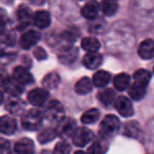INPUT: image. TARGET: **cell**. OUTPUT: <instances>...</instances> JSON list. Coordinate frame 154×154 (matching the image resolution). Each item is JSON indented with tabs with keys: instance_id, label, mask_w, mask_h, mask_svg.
<instances>
[{
	"instance_id": "6da1fadb",
	"label": "cell",
	"mask_w": 154,
	"mask_h": 154,
	"mask_svg": "<svg viewBox=\"0 0 154 154\" xmlns=\"http://www.w3.org/2000/svg\"><path fill=\"white\" fill-rule=\"evenodd\" d=\"M120 120L113 114H108L100 125V134L104 137H110L120 130Z\"/></svg>"
},
{
	"instance_id": "7a4b0ae2",
	"label": "cell",
	"mask_w": 154,
	"mask_h": 154,
	"mask_svg": "<svg viewBox=\"0 0 154 154\" xmlns=\"http://www.w3.org/2000/svg\"><path fill=\"white\" fill-rule=\"evenodd\" d=\"M43 121V113L38 109H31L27 110L22 116V124L23 128L26 130H37Z\"/></svg>"
},
{
	"instance_id": "3957f363",
	"label": "cell",
	"mask_w": 154,
	"mask_h": 154,
	"mask_svg": "<svg viewBox=\"0 0 154 154\" xmlns=\"http://www.w3.org/2000/svg\"><path fill=\"white\" fill-rule=\"evenodd\" d=\"M45 116L53 123H60L64 119V108L59 101H51L45 109Z\"/></svg>"
},
{
	"instance_id": "277c9868",
	"label": "cell",
	"mask_w": 154,
	"mask_h": 154,
	"mask_svg": "<svg viewBox=\"0 0 154 154\" xmlns=\"http://www.w3.org/2000/svg\"><path fill=\"white\" fill-rule=\"evenodd\" d=\"M77 124L73 119L64 118L60 123H58L57 127V134L61 137H68L70 135H73L75 132Z\"/></svg>"
},
{
	"instance_id": "5b68a950",
	"label": "cell",
	"mask_w": 154,
	"mask_h": 154,
	"mask_svg": "<svg viewBox=\"0 0 154 154\" xmlns=\"http://www.w3.org/2000/svg\"><path fill=\"white\" fill-rule=\"evenodd\" d=\"M114 107H116V111L124 118H129V116H132L134 114L131 101L126 97H118L114 102Z\"/></svg>"
},
{
	"instance_id": "8992f818",
	"label": "cell",
	"mask_w": 154,
	"mask_h": 154,
	"mask_svg": "<svg viewBox=\"0 0 154 154\" xmlns=\"http://www.w3.org/2000/svg\"><path fill=\"white\" fill-rule=\"evenodd\" d=\"M73 144L78 147H84L92 140L93 137V133L90 131L89 129L85 127H81V128H77L75 132L73 133Z\"/></svg>"
},
{
	"instance_id": "52a82bcc",
	"label": "cell",
	"mask_w": 154,
	"mask_h": 154,
	"mask_svg": "<svg viewBox=\"0 0 154 154\" xmlns=\"http://www.w3.org/2000/svg\"><path fill=\"white\" fill-rule=\"evenodd\" d=\"M48 97V91L43 88H35L27 94V100L34 106H41Z\"/></svg>"
},
{
	"instance_id": "ba28073f",
	"label": "cell",
	"mask_w": 154,
	"mask_h": 154,
	"mask_svg": "<svg viewBox=\"0 0 154 154\" xmlns=\"http://www.w3.org/2000/svg\"><path fill=\"white\" fill-rule=\"evenodd\" d=\"M100 4L95 0H90L86 2L81 10V14L84 18L89 19V20H94L97 18V15L100 13Z\"/></svg>"
},
{
	"instance_id": "9c48e42d",
	"label": "cell",
	"mask_w": 154,
	"mask_h": 154,
	"mask_svg": "<svg viewBox=\"0 0 154 154\" xmlns=\"http://www.w3.org/2000/svg\"><path fill=\"white\" fill-rule=\"evenodd\" d=\"M1 86L6 92H8L12 95H18L23 91V87L19 82H17L14 78H8L5 77L2 79Z\"/></svg>"
},
{
	"instance_id": "30bf717a",
	"label": "cell",
	"mask_w": 154,
	"mask_h": 154,
	"mask_svg": "<svg viewBox=\"0 0 154 154\" xmlns=\"http://www.w3.org/2000/svg\"><path fill=\"white\" fill-rule=\"evenodd\" d=\"M13 78L17 82H19L21 85L31 84L34 81V78H32V73L23 66H17L14 69V71H13Z\"/></svg>"
},
{
	"instance_id": "8fae6325",
	"label": "cell",
	"mask_w": 154,
	"mask_h": 154,
	"mask_svg": "<svg viewBox=\"0 0 154 154\" xmlns=\"http://www.w3.org/2000/svg\"><path fill=\"white\" fill-rule=\"evenodd\" d=\"M40 40V34L36 31H29L21 36L20 38V45L22 48L29 49L32 46L39 42Z\"/></svg>"
},
{
	"instance_id": "7c38bea8",
	"label": "cell",
	"mask_w": 154,
	"mask_h": 154,
	"mask_svg": "<svg viewBox=\"0 0 154 154\" xmlns=\"http://www.w3.org/2000/svg\"><path fill=\"white\" fill-rule=\"evenodd\" d=\"M16 129L17 124L14 119L8 116H0V133L11 135V134L15 133Z\"/></svg>"
},
{
	"instance_id": "4fadbf2b",
	"label": "cell",
	"mask_w": 154,
	"mask_h": 154,
	"mask_svg": "<svg viewBox=\"0 0 154 154\" xmlns=\"http://www.w3.org/2000/svg\"><path fill=\"white\" fill-rule=\"evenodd\" d=\"M5 108L8 111L15 116H20L25 109V104L19 97H11L6 102Z\"/></svg>"
},
{
	"instance_id": "5bb4252c",
	"label": "cell",
	"mask_w": 154,
	"mask_h": 154,
	"mask_svg": "<svg viewBox=\"0 0 154 154\" xmlns=\"http://www.w3.org/2000/svg\"><path fill=\"white\" fill-rule=\"evenodd\" d=\"M14 150L17 154H34L35 145L29 138H21L15 144Z\"/></svg>"
},
{
	"instance_id": "9a60e30c",
	"label": "cell",
	"mask_w": 154,
	"mask_h": 154,
	"mask_svg": "<svg viewBox=\"0 0 154 154\" xmlns=\"http://www.w3.org/2000/svg\"><path fill=\"white\" fill-rule=\"evenodd\" d=\"M138 55L145 60L152 59L154 57V41L151 39L143 41L138 46Z\"/></svg>"
},
{
	"instance_id": "2e32d148",
	"label": "cell",
	"mask_w": 154,
	"mask_h": 154,
	"mask_svg": "<svg viewBox=\"0 0 154 154\" xmlns=\"http://www.w3.org/2000/svg\"><path fill=\"white\" fill-rule=\"evenodd\" d=\"M32 21L39 29H46L51 24V15L46 11H38L32 16Z\"/></svg>"
},
{
	"instance_id": "e0dca14e",
	"label": "cell",
	"mask_w": 154,
	"mask_h": 154,
	"mask_svg": "<svg viewBox=\"0 0 154 154\" xmlns=\"http://www.w3.org/2000/svg\"><path fill=\"white\" fill-rule=\"evenodd\" d=\"M124 135L131 138H138L142 134V127L135 121H130L124 125Z\"/></svg>"
},
{
	"instance_id": "ac0fdd59",
	"label": "cell",
	"mask_w": 154,
	"mask_h": 154,
	"mask_svg": "<svg viewBox=\"0 0 154 154\" xmlns=\"http://www.w3.org/2000/svg\"><path fill=\"white\" fill-rule=\"evenodd\" d=\"M103 58L97 53H88L87 55L84 56L83 64L86 68L88 69H95L102 64Z\"/></svg>"
},
{
	"instance_id": "d6986e66",
	"label": "cell",
	"mask_w": 154,
	"mask_h": 154,
	"mask_svg": "<svg viewBox=\"0 0 154 154\" xmlns=\"http://www.w3.org/2000/svg\"><path fill=\"white\" fill-rule=\"evenodd\" d=\"M79 51L75 47H66L59 54V60L63 64H71L75 61Z\"/></svg>"
},
{
	"instance_id": "ffe728a7",
	"label": "cell",
	"mask_w": 154,
	"mask_h": 154,
	"mask_svg": "<svg viewBox=\"0 0 154 154\" xmlns=\"http://www.w3.org/2000/svg\"><path fill=\"white\" fill-rule=\"evenodd\" d=\"M92 81L87 77H84L77 82L75 90L78 94H87L92 90Z\"/></svg>"
},
{
	"instance_id": "44dd1931",
	"label": "cell",
	"mask_w": 154,
	"mask_h": 154,
	"mask_svg": "<svg viewBox=\"0 0 154 154\" xmlns=\"http://www.w3.org/2000/svg\"><path fill=\"white\" fill-rule=\"evenodd\" d=\"M111 75L108 71L105 70H99L93 75L92 78V83L97 87H104L110 82Z\"/></svg>"
},
{
	"instance_id": "7402d4cb",
	"label": "cell",
	"mask_w": 154,
	"mask_h": 154,
	"mask_svg": "<svg viewBox=\"0 0 154 154\" xmlns=\"http://www.w3.org/2000/svg\"><path fill=\"white\" fill-rule=\"evenodd\" d=\"M81 46L84 51H88V53H97L101 47V43L93 37H87L82 40Z\"/></svg>"
},
{
	"instance_id": "603a6c76",
	"label": "cell",
	"mask_w": 154,
	"mask_h": 154,
	"mask_svg": "<svg viewBox=\"0 0 154 154\" xmlns=\"http://www.w3.org/2000/svg\"><path fill=\"white\" fill-rule=\"evenodd\" d=\"M147 86L142 85V84H138L136 82H134L129 88V95L135 101H140L146 94Z\"/></svg>"
},
{
	"instance_id": "cb8c5ba5",
	"label": "cell",
	"mask_w": 154,
	"mask_h": 154,
	"mask_svg": "<svg viewBox=\"0 0 154 154\" xmlns=\"http://www.w3.org/2000/svg\"><path fill=\"white\" fill-rule=\"evenodd\" d=\"M17 18L21 24L25 25L29 24L32 20V11L27 5H20L17 11Z\"/></svg>"
},
{
	"instance_id": "d4e9b609",
	"label": "cell",
	"mask_w": 154,
	"mask_h": 154,
	"mask_svg": "<svg viewBox=\"0 0 154 154\" xmlns=\"http://www.w3.org/2000/svg\"><path fill=\"white\" fill-rule=\"evenodd\" d=\"M97 97H99L100 102L103 104L104 106L108 107L110 106L112 103L116 102V92L113 91L110 88H107V89L103 90V91H100L99 94H97Z\"/></svg>"
},
{
	"instance_id": "484cf974",
	"label": "cell",
	"mask_w": 154,
	"mask_h": 154,
	"mask_svg": "<svg viewBox=\"0 0 154 154\" xmlns=\"http://www.w3.org/2000/svg\"><path fill=\"white\" fill-rule=\"evenodd\" d=\"M114 87L120 91H124L125 89H127L128 86L130 84V77L127 73H120V75H116L113 80Z\"/></svg>"
},
{
	"instance_id": "4316f807",
	"label": "cell",
	"mask_w": 154,
	"mask_h": 154,
	"mask_svg": "<svg viewBox=\"0 0 154 154\" xmlns=\"http://www.w3.org/2000/svg\"><path fill=\"white\" fill-rule=\"evenodd\" d=\"M60 83V75L57 72H51L44 77L42 81V84L45 88L48 89H54V88L58 87Z\"/></svg>"
},
{
	"instance_id": "83f0119b",
	"label": "cell",
	"mask_w": 154,
	"mask_h": 154,
	"mask_svg": "<svg viewBox=\"0 0 154 154\" xmlns=\"http://www.w3.org/2000/svg\"><path fill=\"white\" fill-rule=\"evenodd\" d=\"M134 82L142 85L148 86L149 82L151 80V73L150 71L146 70V69H138L137 71L134 72Z\"/></svg>"
},
{
	"instance_id": "f1b7e54d",
	"label": "cell",
	"mask_w": 154,
	"mask_h": 154,
	"mask_svg": "<svg viewBox=\"0 0 154 154\" xmlns=\"http://www.w3.org/2000/svg\"><path fill=\"white\" fill-rule=\"evenodd\" d=\"M119 10V5L113 0H103L102 1V11L106 16H113Z\"/></svg>"
},
{
	"instance_id": "f546056e",
	"label": "cell",
	"mask_w": 154,
	"mask_h": 154,
	"mask_svg": "<svg viewBox=\"0 0 154 154\" xmlns=\"http://www.w3.org/2000/svg\"><path fill=\"white\" fill-rule=\"evenodd\" d=\"M56 136H57V130L53 129V128H46L39 133L38 140L41 144H45V143L51 142L53 140H55Z\"/></svg>"
},
{
	"instance_id": "4dcf8cb0",
	"label": "cell",
	"mask_w": 154,
	"mask_h": 154,
	"mask_svg": "<svg viewBox=\"0 0 154 154\" xmlns=\"http://www.w3.org/2000/svg\"><path fill=\"white\" fill-rule=\"evenodd\" d=\"M99 118H100L99 110L95 109V108H92V109H89L86 112H84V114L81 118V121L84 124H93L99 120Z\"/></svg>"
},
{
	"instance_id": "1f68e13d",
	"label": "cell",
	"mask_w": 154,
	"mask_h": 154,
	"mask_svg": "<svg viewBox=\"0 0 154 154\" xmlns=\"http://www.w3.org/2000/svg\"><path fill=\"white\" fill-rule=\"evenodd\" d=\"M79 37V31H78L75 27H70V29H67L66 31L62 34V38L64 39L67 42H75V39Z\"/></svg>"
},
{
	"instance_id": "d6a6232c",
	"label": "cell",
	"mask_w": 154,
	"mask_h": 154,
	"mask_svg": "<svg viewBox=\"0 0 154 154\" xmlns=\"http://www.w3.org/2000/svg\"><path fill=\"white\" fill-rule=\"evenodd\" d=\"M105 29V21L102 19H95L94 22H92L89 26L90 32H94V34H101L102 32H104Z\"/></svg>"
},
{
	"instance_id": "836d02e7",
	"label": "cell",
	"mask_w": 154,
	"mask_h": 154,
	"mask_svg": "<svg viewBox=\"0 0 154 154\" xmlns=\"http://www.w3.org/2000/svg\"><path fill=\"white\" fill-rule=\"evenodd\" d=\"M71 151V147L67 143L60 142L56 145L54 149V154H69Z\"/></svg>"
},
{
	"instance_id": "e575fe53",
	"label": "cell",
	"mask_w": 154,
	"mask_h": 154,
	"mask_svg": "<svg viewBox=\"0 0 154 154\" xmlns=\"http://www.w3.org/2000/svg\"><path fill=\"white\" fill-rule=\"evenodd\" d=\"M87 154H104L103 146L99 142H94L91 146L88 148Z\"/></svg>"
},
{
	"instance_id": "d590c367",
	"label": "cell",
	"mask_w": 154,
	"mask_h": 154,
	"mask_svg": "<svg viewBox=\"0 0 154 154\" xmlns=\"http://www.w3.org/2000/svg\"><path fill=\"white\" fill-rule=\"evenodd\" d=\"M15 58L14 54L6 53L3 49L0 48V63L1 64H6V63H10L13 59Z\"/></svg>"
},
{
	"instance_id": "8d00e7d4",
	"label": "cell",
	"mask_w": 154,
	"mask_h": 154,
	"mask_svg": "<svg viewBox=\"0 0 154 154\" xmlns=\"http://www.w3.org/2000/svg\"><path fill=\"white\" fill-rule=\"evenodd\" d=\"M11 144L8 140L0 137V154H10Z\"/></svg>"
},
{
	"instance_id": "74e56055",
	"label": "cell",
	"mask_w": 154,
	"mask_h": 154,
	"mask_svg": "<svg viewBox=\"0 0 154 154\" xmlns=\"http://www.w3.org/2000/svg\"><path fill=\"white\" fill-rule=\"evenodd\" d=\"M34 56H35V57H36L38 60H45V59L47 58L46 51H45L43 48H41V47H37V48L35 49Z\"/></svg>"
},
{
	"instance_id": "f35d334b",
	"label": "cell",
	"mask_w": 154,
	"mask_h": 154,
	"mask_svg": "<svg viewBox=\"0 0 154 154\" xmlns=\"http://www.w3.org/2000/svg\"><path fill=\"white\" fill-rule=\"evenodd\" d=\"M4 29H5V21H4V19L0 16V32H3Z\"/></svg>"
},
{
	"instance_id": "ab89813d",
	"label": "cell",
	"mask_w": 154,
	"mask_h": 154,
	"mask_svg": "<svg viewBox=\"0 0 154 154\" xmlns=\"http://www.w3.org/2000/svg\"><path fill=\"white\" fill-rule=\"evenodd\" d=\"M31 1L32 2V3H35V4H42L45 0H31Z\"/></svg>"
},
{
	"instance_id": "60d3db41",
	"label": "cell",
	"mask_w": 154,
	"mask_h": 154,
	"mask_svg": "<svg viewBox=\"0 0 154 154\" xmlns=\"http://www.w3.org/2000/svg\"><path fill=\"white\" fill-rule=\"evenodd\" d=\"M3 99H4V97H3V93H2V91H0V104L3 102Z\"/></svg>"
},
{
	"instance_id": "b9f144b4",
	"label": "cell",
	"mask_w": 154,
	"mask_h": 154,
	"mask_svg": "<svg viewBox=\"0 0 154 154\" xmlns=\"http://www.w3.org/2000/svg\"><path fill=\"white\" fill-rule=\"evenodd\" d=\"M75 154H86V153L83 152V151H77V152H75Z\"/></svg>"
},
{
	"instance_id": "7bdbcfd3",
	"label": "cell",
	"mask_w": 154,
	"mask_h": 154,
	"mask_svg": "<svg viewBox=\"0 0 154 154\" xmlns=\"http://www.w3.org/2000/svg\"><path fill=\"white\" fill-rule=\"evenodd\" d=\"M113 1H114V0H113Z\"/></svg>"
},
{
	"instance_id": "ee69618b",
	"label": "cell",
	"mask_w": 154,
	"mask_h": 154,
	"mask_svg": "<svg viewBox=\"0 0 154 154\" xmlns=\"http://www.w3.org/2000/svg\"><path fill=\"white\" fill-rule=\"evenodd\" d=\"M153 71H154V70H153Z\"/></svg>"
}]
</instances>
